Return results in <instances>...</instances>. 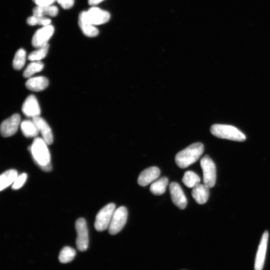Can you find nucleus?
<instances>
[{
  "label": "nucleus",
  "mask_w": 270,
  "mask_h": 270,
  "mask_svg": "<svg viewBox=\"0 0 270 270\" xmlns=\"http://www.w3.org/2000/svg\"><path fill=\"white\" fill-rule=\"evenodd\" d=\"M48 145L42 138L36 137L29 148L35 163L45 172H50L52 169Z\"/></svg>",
  "instance_id": "f257e3e1"
},
{
  "label": "nucleus",
  "mask_w": 270,
  "mask_h": 270,
  "mask_svg": "<svg viewBox=\"0 0 270 270\" xmlns=\"http://www.w3.org/2000/svg\"><path fill=\"white\" fill-rule=\"evenodd\" d=\"M204 145L201 143H195L179 152L175 157L177 166L185 169L196 163L204 152Z\"/></svg>",
  "instance_id": "f03ea898"
},
{
  "label": "nucleus",
  "mask_w": 270,
  "mask_h": 270,
  "mask_svg": "<svg viewBox=\"0 0 270 270\" xmlns=\"http://www.w3.org/2000/svg\"><path fill=\"white\" fill-rule=\"evenodd\" d=\"M210 131L214 136L221 139L238 142H243L246 139L244 134L231 125L215 124L212 126Z\"/></svg>",
  "instance_id": "7ed1b4c3"
},
{
  "label": "nucleus",
  "mask_w": 270,
  "mask_h": 270,
  "mask_svg": "<svg viewBox=\"0 0 270 270\" xmlns=\"http://www.w3.org/2000/svg\"><path fill=\"white\" fill-rule=\"evenodd\" d=\"M200 164L203 173L204 184L210 188H213L216 181V167L214 162L206 155L201 159Z\"/></svg>",
  "instance_id": "20e7f679"
},
{
  "label": "nucleus",
  "mask_w": 270,
  "mask_h": 270,
  "mask_svg": "<svg viewBox=\"0 0 270 270\" xmlns=\"http://www.w3.org/2000/svg\"><path fill=\"white\" fill-rule=\"evenodd\" d=\"M116 210V205L110 203L103 207L97 214L94 227L97 231L102 232L109 228L113 214Z\"/></svg>",
  "instance_id": "39448f33"
},
{
  "label": "nucleus",
  "mask_w": 270,
  "mask_h": 270,
  "mask_svg": "<svg viewBox=\"0 0 270 270\" xmlns=\"http://www.w3.org/2000/svg\"><path fill=\"white\" fill-rule=\"evenodd\" d=\"M128 218L127 208L122 206L116 209L109 227V232L115 235L121 231L126 224Z\"/></svg>",
  "instance_id": "423d86ee"
},
{
  "label": "nucleus",
  "mask_w": 270,
  "mask_h": 270,
  "mask_svg": "<svg viewBox=\"0 0 270 270\" xmlns=\"http://www.w3.org/2000/svg\"><path fill=\"white\" fill-rule=\"evenodd\" d=\"M75 227L77 233V248L80 251H85L89 245V234L86 220L84 218L78 219L76 222Z\"/></svg>",
  "instance_id": "0eeeda50"
},
{
  "label": "nucleus",
  "mask_w": 270,
  "mask_h": 270,
  "mask_svg": "<svg viewBox=\"0 0 270 270\" xmlns=\"http://www.w3.org/2000/svg\"><path fill=\"white\" fill-rule=\"evenodd\" d=\"M54 31L55 28L51 25L43 27L37 30L32 40L33 46L38 48L48 44V42L53 35Z\"/></svg>",
  "instance_id": "6e6552de"
},
{
  "label": "nucleus",
  "mask_w": 270,
  "mask_h": 270,
  "mask_svg": "<svg viewBox=\"0 0 270 270\" xmlns=\"http://www.w3.org/2000/svg\"><path fill=\"white\" fill-rule=\"evenodd\" d=\"M21 116L15 114L4 120L1 123L0 130L4 137H9L15 134L21 125Z\"/></svg>",
  "instance_id": "1a4fd4ad"
},
{
  "label": "nucleus",
  "mask_w": 270,
  "mask_h": 270,
  "mask_svg": "<svg viewBox=\"0 0 270 270\" xmlns=\"http://www.w3.org/2000/svg\"><path fill=\"white\" fill-rule=\"evenodd\" d=\"M169 190L174 204L180 209H185L187 205V199L181 186L176 182H172L169 185Z\"/></svg>",
  "instance_id": "9d476101"
},
{
  "label": "nucleus",
  "mask_w": 270,
  "mask_h": 270,
  "mask_svg": "<svg viewBox=\"0 0 270 270\" xmlns=\"http://www.w3.org/2000/svg\"><path fill=\"white\" fill-rule=\"evenodd\" d=\"M22 110L28 118H34L40 116L41 109L36 97L33 95L29 96L24 102Z\"/></svg>",
  "instance_id": "9b49d317"
},
{
  "label": "nucleus",
  "mask_w": 270,
  "mask_h": 270,
  "mask_svg": "<svg viewBox=\"0 0 270 270\" xmlns=\"http://www.w3.org/2000/svg\"><path fill=\"white\" fill-rule=\"evenodd\" d=\"M86 14L89 20L94 26L107 23L111 17L108 11L96 7L90 8Z\"/></svg>",
  "instance_id": "f8f14e48"
},
{
  "label": "nucleus",
  "mask_w": 270,
  "mask_h": 270,
  "mask_svg": "<svg viewBox=\"0 0 270 270\" xmlns=\"http://www.w3.org/2000/svg\"><path fill=\"white\" fill-rule=\"evenodd\" d=\"M268 239L269 233L268 231H265L262 236L257 250L255 261V270H263L267 253Z\"/></svg>",
  "instance_id": "ddd939ff"
},
{
  "label": "nucleus",
  "mask_w": 270,
  "mask_h": 270,
  "mask_svg": "<svg viewBox=\"0 0 270 270\" xmlns=\"http://www.w3.org/2000/svg\"><path fill=\"white\" fill-rule=\"evenodd\" d=\"M160 170L157 167H151L143 171L138 179V183L145 187L153 183L159 177Z\"/></svg>",
  "instance_id": "4468645a"
},
{
  "label": "nucleus",
  "mask_w": 270,
  "mask_h": 270,
  "mask_svg": "<svg viewBox=\"0 0 270 270\" xmlns=\"http://www.w3.org/2000/svg\"><path fill=\"white\" fill-rule=\"evenodd\" d=\"M78 24L83 34L89 37H95L98 35V29L89 20L86 11L81 12L79 16Z\"/></svg>",
  "instance_id": "2eb2a0df"
},
{
  "label": "nucleus",
  "mask_w": 270,
  "mask_h": 270,
  "mask_svg": "<svg viewBox=\"0 0 270 270\" xmlns=\"http://www.w3.org/2000/svg\"><path fill=\"white\" fill-rule=\"evenodd\" d=\"M36 125L39 133L42 136V138L48 145H51L53 142V135L51 129L45 120L40 116L32 119Z\"/></svg>",
  "instance_id": "dca6fc26"
},
{
  "label": "nucleus",
  "mask_w": 270,
  "mask_h": 270,
  "mask_svg": "<svg viewBox=\"0 0 270 270\" xmlns=\"http://www.w3.org/2000/svg\"><path fill=\"white\" fill-rule=\"evenodd\" d=\"M48 85V79L43 76L30 78L26 83L27 88L34 92L43 91Z\"/></svg>",
  "instance_id": "f3484780"
},
{
  "label": "nucleus",
  "mask_w": 270,
  "mask_h": 270,
  "mask_svg": "<svg viewBox=\"0 0 270 270\" xmlns=\"http://www.w3.org/2000/svg\"><path fill=\"white\" fill-rule=\"evenodd\" d=\"M209 187L205 184H199L193 188L192 196L198 204L206 203L210 195Z\"/></svg>",
  "instance_id": "a211bd4d"
},
{
  "label": "nucleus",
  "mask_w": 270,
  "mask_h": 270,
  "mask_svg": "<svg viewBox=\"0 0 270 270\" xmlns=\"http://www.w3.org/2000/svg\"><path fill=\"white\" fill-rule=\"evenodd\" d=\"M23 134L27 138L37 137L39 132L33 120H26L20 125Z\"/></svg>",
  "instance_id": "6ab92c4d"
},
{
  "label": "nucleus",
  "mask_w": 270,
  "mask_h": 270,
  "mask_svg": "<svg viewBox=\"0 0 270 270\" xmlns=\"http://www.w3.org/2000/svg\"><path fill=\"white\" fill-rule=\"evenodd\" d=\"M18 176V172L15 169L7 170L0 176V190L2 191L13 184Z\"/></svg>",
  "instance_id": "aec40b11"
},
{
  "label": "nucleus",
  "mask_w": 270,
  "mask_h": 270,
  "mask_svg": "<svg viewBox=\"0 0 270 270\" xmlns=\"http://www.w3.org/2000/svg\"><path fill=\"white\" fill-rule=\"evenodd\" d=\"M168 183V179L167 177H162L152 183L150 190L154 195H162L165 193Z\"/></svg>",
  "instance_id": "412c9836"
},
{
  "label": "nucleus",
  "mask_w": 270,
  "mask_h": 270,
  "mask_svg": "<svg viewBox=\"0 0 270 270\" xmlns=\"http://www.w3.org/2000/svg\"><path fill=\"white\" fill-rule=\"evenodd\" d=\"M59 10L57 7L54 5L40 7L37 6L33 10V15L36 17H56L57 16Z\"/></svg>",
  "instance_id": "4be33fe9"
},
{
  "label": "nucleus",
  "mask_w": 270,
  "mask_h": 270,
  "mask_svg": "<svg viewBox=\"0 0 270 270\" xmlns=\"http://www.w3.org/2000/svg\"><path fill=\"white\" fill-rule=\"evenodd\" d=\"M182 182L189 188H193L200 183L201 178L195 172L188 171L184 174Z\"/></svg>",
  "instance_id": "5701e85b"
},
{
  "label": "nucleus",
  "mask_w": 270,
  "mask_h": 270,
  "mask_svg": "<svg viewBox=\"0 0 270 270\" xmlns=\"http://www.w3.org/2000/svg\"><path fill=\"white\" fill-rule=\"evenodd\" d=\"M44 66V64L41 61L32 62L24 70L23 73L24 77L26 78H31L36 73L42 71Z\"/></svg>",
  "instance_id": "b1692460"
},
{
  "label": "nucleus",
  "mask_w": 270,
  "mask_h": 270,
  "mask_svg": "<svg viewBox=\"0 0 270 270\" xmlns=\"http://www.w3.org/2000/svg\"><path fill=\"white\" fill-rule=\"evenodd\" d=\"M49 48V44L38 48L37 50L30 53L28 56L30 61H40L41 60L46 57Z\"/></svg>",
  "instance_id": "393cba45"
},
{
  "label": "nucleus",
  "mask_w": 270,
  "mask_h": 270,
  "mask_svg": "<svg viewBox=\"0 0 270 270\" xmlns=\"http://www.w3.org/2000/svg\"><path fill=\"white\" fill-rule=\"evenodd\" d=\"M76 252L75 249L70 247H64L59 256V260L60 262L66 264L71 262L75 258Z\"/></svg>",
  "instance_id": "a878e982"
},
{
  "label": "nucleus",
  "mask_w": 270,
  "mask_h": 270,
  "mask_svg": "<svg viewBox=\"0 0 270 270\" xmlns=\"http://www.w3.org/2000/svg\"><path fill=\"white\" fill-rule=\"evenodd\" d=\"M26 60V52L23 49H19L15 54L13 66L15 70H21L24 66Z\"/></svg>",
  "instance_id": "bb28decb"
},
{
  "label": "nucleus",
  "mask_w": 270,
  "mask_h": 270,
  "mask_svg": "<svg viewBox=\"0 0 270 270\" xmlns=\"http://www.w3.org/2000/svg\"><path fill=\"white\" fill-rule=\"evenodd\" d=\"M27 23L30 26L39 25L45 27L51 24V20L46 17H36L33 15L27 19Z\"/></svg>",
  "instance_id": "cd10ccee"
},
{
  "label": "nucleus",
  "mask_w": 270,
  "mask_h": 270,
  "mask_svg": "<svg viewBox=\"0 0 270 270\" xmlns=\"http://www.w3.org/2000/svg\"><path fill=\"white\" fill-rule=\"evenodd\" d=\"M28 175L23 173L18 176L12 185V189L16 190L21 188L27 181Z\"/></svg>",
  "instance_id": "c85d7f7f"
},
{
  "label": "nucleus",
  "mask_w": 270,
  "mask_h": 270,
  "mask_svg": "<svg viewBox=\"0 0 270 270\" xmlns=\"http://www.w3.org/2000/svg\"><path fill=\"white\" fill-rule=\"evenodd\" d=\"M58 4L64 9H70L74 5L75 0H56Z\"/></svg>",
  "instance_id": "c756f323"
},
{
  "label": "nucleus",
  "mask_w": 270,
  "mask_h": 270,
  "mask_svg": "<svg viewBox=\"0 0 270 270\" xmlns=\"http://www.w3.org/2000/svg\"><path fill=\"white\" fill-rule=\"evenodd\" d=\"M37 6L45 7L52 5L56 0H32Z\"/></svg>",
  "instance_id": "7c9ffc66"
},
{
  "label": "nucleus",
  "mask_w": 270,
  "mask_h": 270,
  "mask_svg": "<svg viewBox=\"0 0 270 270\" xmlns=\"http://www.w3.org/2000/svg\"><path fill=\"white\" fill-rule=\"evenodd\" d=\"M103 1H104V0H88V3L90 5L95 6Z\"/></svg>",
  "instance_id": "2f4dec72"
}]
</instances>
